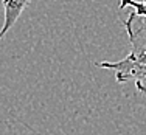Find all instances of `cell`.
Instances as JSON below:
<instances>
[{"instance_id": "1", "label": "cell", "mask_w": 146, "mask_h": 135, "mask_svg": "<svg viewBox=\"0 0 146 135\" xmlns=\"http://www.w3.org/2000/svg\"><path fill=\"white\" fill-rule=\"evenodd\" d=\"M129 39V54L120 61L96 62V67L112 70L117 82L132 81L138 92L146 95V17L132 14L124 20Z\"/></svg>"}, {"instance_id": "2", "label": "cell", "mask_w": 146, "mask_h": 135, "mask_svg": "<svg viewBox=\"0 0 146 135\" xmlns=\"http://www.w3.org/2000/svg\"><path fill=\"white\" fill-rule=\"evenodd\" d=\"M2 3H3V25L0 28V39L16 25L20 14L27 9L31 0H2Z\"/></svg>"}, {"instance_id": "3", "label": "cell", "mask_w": 146, "mask_h": 135, "mask_svg": "<svg viewBox=\"0 0 146 135\" xmlns=\"http://www.w3.org/2000/svg\"><path fill=\"white\" fill-rule=\"evenodd\" d=\"M132 8L134 14L146 17V0H120V9Z\"/></svg>"}, {"instance_id": "4", "label": "cell", "mask_w": 146, "mask_h": 135, "mask_svg": "<svg viewBox=\"0 0 146 135\" xmlns=\"http://www.w3.org/2000/svg\"><path fill=\"white\" fill-rule=\"evenodd\" d=\"M137 2H138V0H137Z\"/></svg>"}]
</instances>
